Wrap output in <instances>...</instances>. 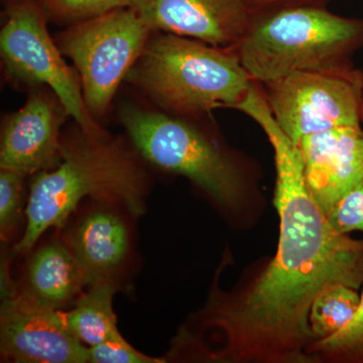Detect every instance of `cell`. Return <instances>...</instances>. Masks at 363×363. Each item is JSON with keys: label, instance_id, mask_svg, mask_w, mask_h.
Returning <instances> with one entry per match:
<instances>
[{"label": "cell", "instance_id": "1", "mask_svg": "<svg viewBox=\"0 0 363 363\" xmlns=\"http://www.w3.org/2000/svg\"><path fill=\"white\" fill-rule=\"evenodd\" d=\"M274 152V205L279 219L276 253L233 290L219 286L224 255L204 305L182 324L168 362L314 363L309 324L313 303L334 285H363V240L336 230L313 199L297 145L274 121L266 99L241 107Z\"/></svg>", "mask_w": 363, "mask_h": 363}, {"label": "cell", "instance_id": "2", "mask_svg": "<svg viewBox=\"0 0 363 363\" xmlns=\"http://www.w3.org/2000/svg\"><path fill=\"white\" fill-rule=\"evenodd\" d=\"M121 121L140 157L190 181L231 226L242 230L259 222L267 204L255 159L221 143L193 119L125 107Z\"/></svg>", "mask_w": 363, "mask_h": 363}, {"label": "cell", "instance_id": "3", "mask_svg": "<svg viewBox=\"0 0 363 363\" xmlns=\"http://www.w3.org/2000/svg\"><path fill=\"white\" fill-rule=\"evenodd\" d=\"M140 154L105 133H78L62 138L61 161L35 174L26 204L23 235L11 255L30 253L43 234L60 229L84 201L108 203L133 217L147 210L149 178Z\"/></svg>", "mask_w": 363, "mask_h": 363}, {"label": "cell", "instance_id": "4", "mask_svg": "<svg viewBox=\"0 0 363 363\" xmlns=\"http://www.w3.org/2000/svg\"><path fill=\"white\" fill-rule=\"evenodd\" d=\"M125 80L193 121L220 107L235 109L255 83L233 49L167 33L150 38Z\"/></svg>", "mask_w": 363, "mask_h": 363}, {"label": "cell", "instance_id": "5", "mask_svg": "<svg viewBox=\"0 0 363 363\" xmlns=\"http://www.w3.org/2000/svg\"><path fill=\"white\" fill-rule=\"evenodd\" d=\"M362 49L363 18L306 6L252 14L233 50L248 75L262 84L296 72L350 65Z\"/></svg>", "mask_w": 363, "mask_h": 363}, {"label": "cell", "instance_id": "6", "mask_svg": "<svg viewBox=\"0 0 363 363\" xmlns=\"http://www.w3.org/2000/svg\"><path fill=\"white\" fill-rule=\"evenodd\" d=\"M152 30L133 7L79 21L61 47L78 71L91 116H102L140 58Z\"/></svg>", "mask_w": 363, "mask_h": 363}, {"label": "cell", "instance_id": "7", "mask_svg": "<svg viewBox=\"0 0 363 363\" xmlns=\"http://www.w3.org/2000/svg\"><path fill=\"white\" fill-rule=\"evenodd\" d=\"M259 85L274 121L295 145L313 133L360 124L363 72L354 64L296 72Z\"/></svg>", "mask_w": 363, "mask_h": 363}, {"label": "cell", "instance_id": "8", "mask_svg": "<svg viewBox=\"0 0 363 363\" xmlns=\"http://www.w3.org/2000/svg\"><path fill=\"white\" fill-rule=\"evenodd\" d=\"M0 52L13 77L28 84L47 85L78 128L92 135L104 133L86 106L79 75L62 58L42 13L33 4H18L9 11L0 33Z\"/></svg>", "mask_w": 363, "mask_h": 363}, {"label": "cell", "instance_id": "9", "mask_svg": "<svg viewBox=\"0 0 363 363\" xmlns=\"http://www.w3.org/2000/svg\"><path fill=\"white\" fill-rule=\"evenodd\" d=\"M0 354L2 362H89V348L71 331L65 311L35 304L18 294L1 301Z\"/></svg>", "mask_w": 363, "mask_h": 363}, {"label": "cell", "instance_id": "10", "mask_svg": "<svg viewBox=\"0 0 363 363\" xmlns=\"http://www.w3.org/2000/svg\"><path fill=\"white\" fill-rule=\"evenodd\" d=\"M133 9L152 30L234 49L252 13L245 0H133Z\"/></svg>", "mask_w": 363, "mask_h": 363}, {"label": "cell", "instance_id": "11", "mask_svg": "<svg viewBox=\"0 0 363 363\" xmlns=\"http://www.w3.org/2000/svg\"><path fill=\"white\" fill-rule=\"evenodd\" d=\"M306 184L325 214L363 181V130L360 124L304 136L297 143Z\"/></svg>", "mask_w": 363, "mask_h": 363}, {"label": "cell", "instance_id": "12", "mask_svg": "<svg viewBox=\"0 0 363 363\" xmlns=\"http://www.w3.org/2000/svg\"><path fill=\"white\" fill-rule=\"evenodd\" d=\"M61 109L44 94L30 95L4 124L0 169L28 176L55 168L62 157Z\"/></svg>", "mask_w": 363, "mask_h": 363}, {"label": "cell", "instance_id": "13", "mask_svg": "<svg viewBox=\"0 0 363 363\" xmlns=\"http://www.w3.org/2000/svg\"><path fill=\"white\" fill-rule=\"evenodd\" d=\"M123 208L99 202L88 210L66 233V241L80 262L86 286L97 283L118 286L131 255V233Z\"/></svg>", "mask_w": 363, "mask_h": 363}, {"label": "cell", "instance_id": "14", "mask_svg": "<svg viewBox=\"0 0 363 363\" xmlns=\"http://www.w3.org/2000/svg\"><path fill=\"white\" fill-rule=\"evenodd\" d=\"M30 255L18 295L56 310L77 300L86 286L85 274L64 238L49 240Z\"/></svg>", "mask_w": 363, "mask_h": 363}, {"label": "cell", "instance_id": "15", "mask_svg": "<svg viewBox=\"0 0 363 363\" xmlns=\"http://www.w3.org/2000/svg\"><path fill=\"white\" fill-rule=\"evenodd\" d=\"M118 288L111 283L89 286L75 301L73 309L65 312L71 331L87 347L121 333L113 309V297Z\"/></svg>", "mask_w": 363, "mask_h": 363}, {"label": "cell", "instance_id": "16", "mask_svg": "<svg viewBox=\"0 0 363 363\" xmlns=\"http://www.w3.org/2000/svg\"><path fill=\"white\" fill-rule=\"evenodd\" d=\"M359 304L360 296L351 286L334 285L320 294L309 315L315 342L342 330L357 314Z\"/></svg>", "mask_w": 363, "mask_h": 363}, {"label": "cell", "instance_id": "17", "mask_svg": "<svg viewBox=\"0 0 363 363\" xmlns=\"http://www.w3.org/2000/svg\"><path fill=\"white\" fill-rule=\"evenodd\" d=\"M314 363L363 362V291L357 314L342 330L309 347Z\"/></svg>", "mask_w": 363, "mask_h": 363}, {"label": "cell", "instance_id": "18", "mask_svg": "<svg viewBox=\"0 0 363 363\" xmlns=\"http://www.w3.org/2000/svg\"><path fill=\"white\" fill-rule=\"evenodd\" d=\"M26 176L9 169L0 171V234L1 240H11L21 221L23 210V179Z\"/></svg>", "mask_w": 363, "mask_h": 363}, {"label": "cell", "instance_id": "19", "mask_svg": "<svg viewBox=\"0 0 363 363\" xmlns=\"http://www.w3.org/2000/svg\"><path fill=\"white\" fill-rule=\"evenodd\" d=\"M57 16L79 21L133 6V0H45Z\"/></svg>", "mask_w": 363, "mask_h": 363}, {"label": "cell", "instance_id": "20", "mask_svg": "<svg viewBox=\"0 0 363 363\" xmlns=\"http://www.w3.org/2000/svg\"><path fill=\"white\" fill-rule=\"evenodd\" d=\"M91 363H164V358L150 357L135 350L121 333L106 339L104 342L91 346Z\"/></svg>", "mask_w": 363, "mask_h": 363}, {"label": "cell", "instance_id": "21", "mask_svg": "<svg viewBox=\"0 0 363 363\" xmlns=\"http://www.w3.org/2000/svg\"><path fill=\"white\" fill-rule=\"evenodd\" d=\"M332 226L344 234L363 233V181L341 198L327 214Z\"/></svg>", "mask_w": 363, "mask_h": 363}, {"label": "cell", "instance_id": "22", "mask_svg": "<svg viewBox=\"0 0 363 363\" xmlns=\"http://www.w3.org/2000/svg\"><path fill=\"white\" fill-rule=\"evenodd\" d=\"M329 0H245L250 13H264L272 9L292 6H326Z\"/></svg>", "mask_w": 363, "mask_h": 363}, {"label": "cell", "instance_id": "23", "mask_svg": "<svg viewBox=\"0 0 363 363\" xmlns=\"http://www.w3.org/2000/svg\"><path fill=\"white\" fill-rule=\"evenodd\" d=\"M360 125H362V128L363 130V102H362V114H360Z\"/></svg>", "mask_w": 363, "mask_h": 363}]
</instances>
